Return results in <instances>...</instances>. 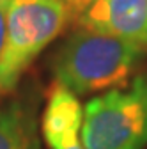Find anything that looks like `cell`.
<instances>
[{
  "label": "cell",
  "instance_id": "1",
  "mask_svg": "<svg viewBox=\"0 0 147 149\" xmlns=\"http://www.w3.org/2000/svg\"><path fill=\"white\" fill-rule=\"evenodd\" d=\"M144 50L119 37L80 29L59 48L53 61L57 84L76 96L128 85Z\"/></svg>",
  "mask_w": 147,
  "mask_h": 149
},
{
  "label": "cell",
  "instance_id": "7",
  "mask_svg": "<svg viewBox=\"0 0 147 149\" xmlns=\"http://www.w3.org/2000/svg\"><path fill=\"white\" fill-rule=\"evenodd\" d=\"M59 4L66 7V11L71 14V18H80V14L94 2V0H57Z\"/></svg>",
  "mask_w": 147,
  "mask_h": 149
},
{
  "label": "cell",
  "instance_id": "8",
  "mask_svg": "<svg viewBox=\"0 0 147 149\" xmlns=\"http://www.w3.org/2000/svg\"><path fill=\"white\" fill-rule=\"evenodd\" d=\"M11 0H0V53L4 46V37H6V20H7V7Z\"/></svg>",
  "mask_w": 147,
  "mask_h": 149
},
{
  "label": "cell",
  "instance_id": "6",
  "mask_svg": "<svg viewBox=\"0 0 147 149\" xmlns=\"http://www.w3.org/2000/svg\"><path fill=\"white\" fill-rule=\"evenodd\" d=\"M0 149H41L32 110L21 101L0 105Z\"/></svg>",
  "mask_w": 147,
  "mask_h": 149
},
{
  "label": "cell",
  "instance_id": "3",
  "mask_svg": "<svg viewBox=\"0 0 147 149\" xmlns=\"http://www.w3.org/2000/svg\"><path fill=\"white\" fill-rule=\"evenodd\" d=\"M82 142L87 149H147V73L85 103Z\"/></svg>",
  "mask_w": 147,
  "mask_h": 149
},
{
  "label": "cell",
  "instance_id": "2",
  "mask_svg": "<svg viewBox=\"0 0 147 149\" xmlns=\"http://www.w3.org/2000/svg\"><path fill=\"white\" fill-rule=\"evenodd\" d=\"M71 14L57 0H11L0 53V98L18 87L37 55L64 32Z\"/></svg>",
  "mask_w": 147,
  "mask_h": 149
},
{
  "label": "cell",
  "instance_id": "5",
  "mask_svg": "<svg viewBox=\"0 0 147 149\" xmlns=\"http://www.w3.org/2000/svg\"><path fill=\"white\" fill-rule=\"evenodd\" d=\"M83 105L78 96L60 84H55L48 94L41 135L50 149H83L82 142Z\"/></svg>",
  "mask_w": 147,
  "mask_h": 149
},
{
  "label": "cell",
  "instance_id": "4",
  "mask_svg": "<svg viewBox=\"0 0 147 149\" xmlns=\"http://www.w3.org/2000/svg\"><path fill=\"white\" fill-rule=\"evenodd\" d=\"M78 25L147 52V0H94L80 14Z\"/></svg>",
  "mask_w": 147,
  "mask_h": 149
}]
</instances>
